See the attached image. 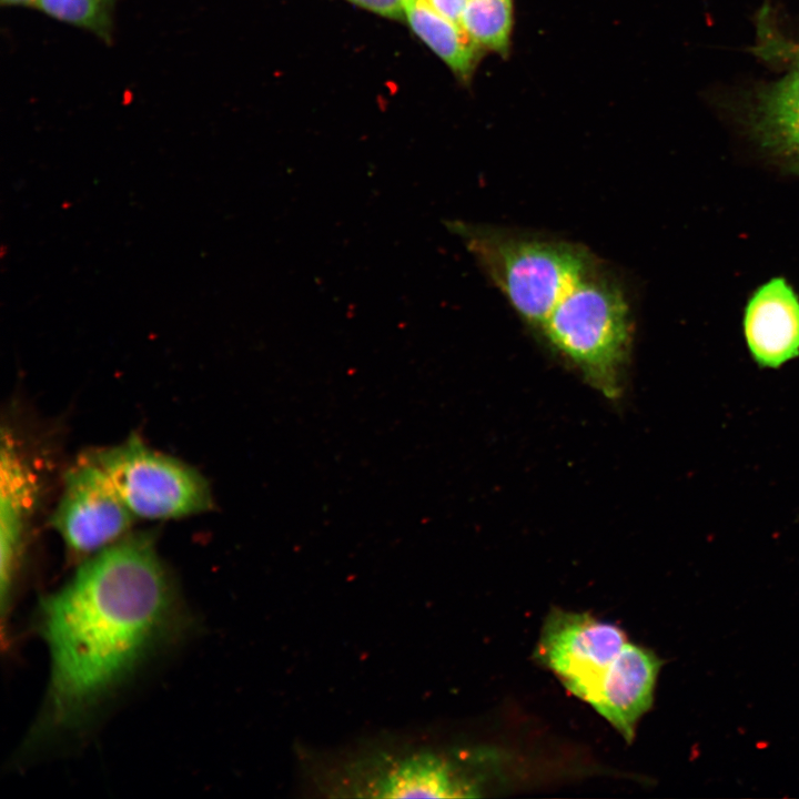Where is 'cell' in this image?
<instances>
[{"mask_svg":"<svg viewBox=\"0 0 799 799\" xmlns=\"http://www.w3.org/2000/svg\"><path fill=\"white\" fill-rule=\"evenodd\" d=\"M136 519L88 455L65 474L51 524L68 552L89 558L123 538Z\"/></svg>","mask_w":799,"mask_h":799,"instance_id":"7","label":"cell"},{"mask_svg":"<svg viewBox=\"0 0 799 799\" xmlns=\"http://www.w3.org/2000/svg\"><path fill=\"white\" fill-rule=\"evenodd\" d=\"M452 229L517 314L538 331L562 297L598 265L577 243L463 222Z\"/></svg>","mask_w":799,"mask_h":799,"instance_id":"3","label":"cell"},{"mask_svg":"<svg viewBox=\"0 0 799 799\" xmlns=\"http://www.w3.org/2000/svg\"><path fill=\"white\" fill-rule=\"evenodd\" d=\"M631 330L621 285L598 264L562 297L540 332L597 391L616 398Z\"/></svg>","mask_w":799,"mask_h":799,"instance_id":"4","label":"cell"},{"mask_svg":"<svg viewBox=\"0 0 799 799\" xmlns=\"http://www.w3.org/2000/svg\"><path fill=\"white\" fill-rule=\"evenodd\" d=\"M744 332L755 362L777 368L799 356V300L782 277L761 285L748 302Z\"/></svg>","mask_w":799,"mask_h":799,"instance_id":"10","label":"cell"},{"mask_svg":"<svg viewBox=\"0 0 799 799\" xmlns=\"http://www.w3.org/2000/svg\"><path fill=\"white\" fill-rule=\"evenodd\" d=\"M404 18L455 74L463 80L471 78L482 51L459 24L435 11L425 0H404Z\"/></svg>","mask_w":799,"mask_h":799,"instance_id":"12","label":"cell"},{"mask_svg":"<svg viewBox=\"0 0 799 799\" xmlns=\"http://www.w3.org/2000/svg\"><path fill=\"white\" fill-rule=\"evenodd\" d=\"M659 668L660 660L651 650L627 641L586 700L627 744L653 705Z\"/></svg>","mask_w":799,"mask_h":799,"instance_id":"9","label":"cell"},{"mask_svg":"<svg viewBox=\"0 0 799 799\" xmlns=\"http://www.w3.org/2000/svg\"><path fill=\"white\" fill-rule=\"evenodd\" d=\"M513 22V0H467L459 26L482 52L505 55L509 49Z\"/></svg>","mask_w":799,"mask_h":799,"instance_id":"13","label":"cell"},{"mask_svg":"<svg viewBox=\"0 0 799 799\" xmlns=\"http://www.w3.org/2000/svg\"><path fill=\"white\" fill-rule=\"evenodd\" d=\"M435 11L448 18L449 20L461 23L462 14L467 0H425Z\"/></svg>","mask_w":799,"mask_h":799,"instance_id":"16","label":"cell"},{"mask_svg":"<svg viewBox=\"0 0 799 799\" xmlns=\"http://www.w3.org/2000/svg\"><path fill=\"white\" fill-rule=\"evenodd\" d=\"M6 4H31L37 3L38 0H1Z\"/></svg>","mask_w":799,"mask_h":799,"instance_id":"17","label":"cell"},{"mask_svg":"<svg viewBox=\"0 0 799 799\" xmlns=\"http://www.w3.org/2000/svg\"><path fill=\"white\" fill-rule=\"evenodd\" d=\"M87 455L135 518L176 519L213 506L209 483L196 469L150 448L135 435Z\"/></svg>","mask_w":799,"mask_h":799,"instance_id":"5","label":"cell"},{"mask_svg":"<svg viewBox=\"0 0 799 799\" xmlns=\"http://www.w3.org/2000/svg\"><path fill=\"white\" fill-rule=\"evenodd\" d=\"M387 18H404V0H350Z\"/></svg>","mask_w":799,"mask_h":799,"instance_id":"15","label":"cell"},{"mask_svg":"<svg viewBox=\"0 0 799 799\" xmlns=\"http://www.w3.org/2000/svg\"><path fill=\"white\" fill-rule=\"evenodd\" d=\"M10 429H2L0 459V595L2 623L10 609L37 500V481Z\"/></svg>","mask_w":799,"mask_h":799,"instance_id":"8","label":"cell"},{"mask_svg":"<svg viewBox=\"0 0 799 799\" xmlns=\"http://www.w3.org/2000/svg\"><path fill=\"white\" fill-rule=\"evenodd\" d=\"M307 775L332 797H478L483 787L472 758L431 746L381 741L338 758L314 760Z\"/></svg>","mask_w":799,"mask_h":799,"instance_id":"2","label":"cell"},{"mask_svg":"<svg viewBox=\"0 0 799 799\" xmlns=\"http://www.w3.org/2000/svg\"><path fill=\"white\" fill-rule=\"evenodd\" d=\"M754 127L761 144L799 172V67L761 92Z\"/></svg>","mask_w":799,"mask_h":799,"instance_id":"11","label":"cell"},{"mask_svg":"<svg viewBox=\"0 0 799 799\" xmlns=\"http://www.w3.org/2000/svg\"><path fill=\"white\" fill-rule=\"evenodd\" d=\"M47 14L78 27L105 33L110 26L112 0H38Z\"/></svg>","mask_w":799,"mask_h":799,"instance_id":"14","label":"cell"},{"mask_svg":"<svg viewBox=\"0 0 799 799\" xmlns=\"http://www.w3.org/2000/svg\"><path fill=\"white\" fill-rule=\"evenodd\" d=\"M189 625L150 535H125L87 558L69 583L39 604L37 626L51 674L31 739L82 727L151 653Z\"/></svg>","mask_w":799,"mask_h":799,"instance_id":"1","label":"cell"},{"mask_svg":"<svg viewBox=\"0 0 799 799\" xmlns=\"http://www.w3.org/2000/svg\"><path fill=\"white\" fill-rule=\"evenodd\" d=\"M627 641L616 625L587 613L553 608L544 620L534 659L586 701Z\"/></svg>","mask_w":799,"mask_h":799,"instance_id":"6","label":"cell"}]
</instances>
